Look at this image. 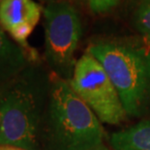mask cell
Wrapping results in <instances>:
<instances>
[{"label": "cell", "instance_id": "1", "mask_svg": "<svg viewBox=\"0 0 150 150\" xmlns=\"http://www.w3.org/2000/svg\"><path fill=\"white\" fill-rule=\"evenodd\" d=\"M47 142L50 150H93L103 145L102 122L55 73L50 79Z\"/></svg>", "mask_w": 150, "mask_h": 150}, {"label": "cell", "instance_id": "2", "mask_svg": "<svg viewBox=\"0 0 150 150\" xmlns=\"http://www.w3.org/2000/svg\"><path fill=\"white\" fill-rule=\"evenodd\" d=\"M87 52L107 72L127 115H145L150 110V50L132 44L100 42L89 46Z\"/></svg>", "mask_w": 150, "mask_h": 150}, {"label": "cell", "instance_id": "3", "mask_svg": "<svg viewBox=\"0 0 150 150\" xmlns=\"http://www.w3.org/2000/svg\"><path fill=\"white\" fill-rule=\"evenodd\" d=\"M69 82L102 123L118 125L126 120L128 115L117 90L101 63L90 53L86 52L76 62Z\"/></svg>", "mask_w": 150, "mask_h": 150}, {"label": "cell", "instance_id": "4", "mask_svg": "<svg viewBox=\"0 0 150 150\" xmlns=\"http://www.w3.org/2000/svg\"><path fill=\"white\" fill-rule=\"evenodd\" d=\"M40 108L29 86L18 83L0 93V145L35 150Z\"/></svg>", "mask_w": 150, "mask_h": 150}, {"label": "cell", "instance_id": "5", "mask_svg": "<svg viewBox=\"0 0 150 150\" xmlns=\"http://www.w3.org/2000/svg\"><path fill=\"white\" fill-rule=\"evenodd\" d=\"M44 18L47 61L57 76L70 81L81 36L78 12L67 1L50 3L44 9Z\"/></svg>", "mask_w": 150, "mask_h": 150}, {"label": "cell", "instance_id": "6", "mask_svg": "<svg viewBox=\"0 0 150 150\" xmlns=\"http://www.w3.org/2000/svg\"><path fill=\"white\" fill-rule=\"evenodd\" d=\"M42 8L33 0H2L0 2V25L10 32L22 24L36 26Z\"/></svg>", "mask_w": 150, "mask_h": 150}, {"label": "cell", "instance_id": "7", "mask_svg": "<svg viewBox=\"0 0 150 150\" xmlns=\"http://www.w3.org/2000/svg\"><path fill=\"white\" fill-rule=\"evenodd\" d=\"M110 142L114 150H150V120L113 133Z\"/></svg>", "mask_w": 150, "mask_h": 150}, {"label": "cell", "instance_id": "8", "mask_svg": "<svg viewBox=\"0 0 150 150\" xmlns=\"http://www.w3.org/2000/svg\"><path fill=\"white\" fill-rule=\"evenodd\" d=\"M26 63L22 50L13 44L0 27V81L18 74Z\"/></svg>", "mask_w": 150, "mask_h": 150}, {"label": "cell", "instance_id": "9", "mask_svg": "<svg viewBox=\"0 0 150 150\" xmlns=\"http://www.w3.org/2000/svg\"><path fill=\"white\" fill-rule=\"evenodd\" d=\"M135 26L139 32L150 37V0H142L135 14Z\"/></svg>", "mask_w": 150, "mask_h": 150}, {"label": "cell", "instance_id": "10", "mask_svg": "<svg viewBox=\"0 0 150 150\" xmlns=\"http://www.w3.org/2000/svg\"><path fill=\"white\" fill-rule=\"evenodd\" d=\"M35 26L31 24H22L20 26L12 29L10 32V35L16 42H18L20 45H21L23 47H27V39L30 36V34L32 33Z\"/></svg>", "mask_w": 150, "mask_h": 150}, {"label": "cell", "instance_id": "11", "mask_svg": "<svg viewBox=\"0 0 150 150\" xmlns=\"http://www.w3.org/2000/svg\"><path fill=\"white\" fill-rule=\"evenodd\" d=\"M89 8L94 14H103L117 4L118 0H87Z\"/></svg>", "mask_w": 150, "mask_h": 150}, {"label": "cell", "instance_id": "12", "mask_svg": "<svg viewBox=\"0 0 150 150\" xmlns=\"http://www.w3.org/2000/svg\"><path fill=\"white\" fill-rule=\"evenodd\" d=\"M0 150H26V149L16 147V146H10V145H0Z\"/></svg>", "mask_w": 150, "mask_h": 150}, {"label": "cell", "instance_id": "13", "mask_svg": "<svg viewBox=\"0 0 150 150\" xmlns=\"http://www.w3.org/2000/svg\"><path fill=\"white\" fill-rule=\"evenodd\" d=\"M41 1H44V2H47L50 3H56V2H64L66 0H41Z\"/></svg>", "mask_w": 150, "mask_h": 150}, {"label": "cell", "instance_id": "14", "mask_svg": "<svg viewBox=\"0 0 150 150\" xmlns=\"http://www.w3.org/2000/svg\"><path fill=\"white\" fill-rule=\"evenodd\" d=\"M93 150H108L106 147H105L104 145H101V146H99V147H97V148H95V149H93Z\"/></svg>", "mask_w": 150, "mask_h": 150}, {"label": "cell", "instance_id": "15", "mask_svg": "<svg viewBox=\"0 0 150 150\" xmlns=\"http://www.w3.org/2000/svg\"><path fill=\"white\" fill-rule=\"evenodd\" d=\"M148 38V41H149V44H150V37H147Z\"/></svg>", "mask_w": 150, "mask_h": 150}, {"label": "cell", "instance_id": "16", "mask_svg": "<svg viewBox=\"0 0 150 150\" xmlns=\"http://www.w3.org/2000/svg\"><path fill=\"white\" fill-rule=\"evenodd\" d=\"M1 1H2V0H0V2H1Z\"/></svg>", "mask_w": 150, "mask_h": 150}]
</instances>
